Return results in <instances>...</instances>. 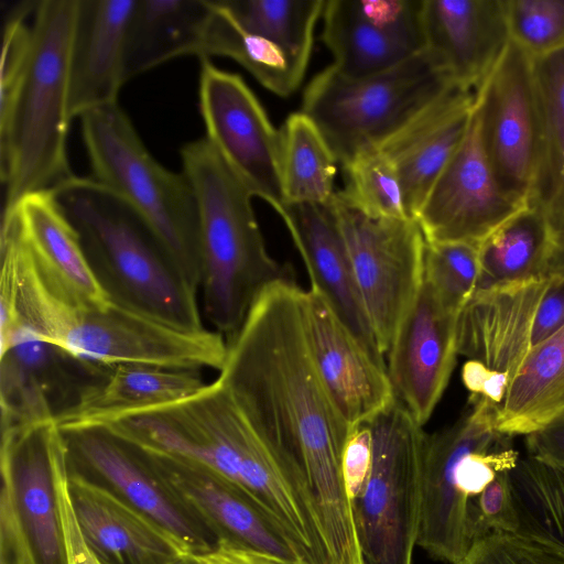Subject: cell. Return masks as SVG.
Listing matches in <instances>:
<instances>
[{"label": "cell", "mask_w": 564, "mask_h": 564, "mask_svg": "<svg viewBox=\"0 0 564 564\" xmlns=\"http://www.w3.org/2000/svg\"><path fill=\"white\" fill-rule=\"evenodd\" d=\"M302 293L293 276L262 290L239 330L226 340L217 379L275 458L306 480L336 564H362L343 476L352 431L310 354Z\"/></svg>", "instance_id": "obj_1"}, {"label": "cell", "mask_w": 564, "mask_h": 564, "mask_svg": "<svg viewBox=\"0 0 564 564\" xmlns=\"http://www.w3.org/2000/svg\"><path fill=\"white\" fill-rule=\"evenodd\" d=\"M102 425L134 445L226 478L306 551L327 533L306 480L280 463L218 380L182 400L122 413Z\"/></svg>", "instance_id": "obj_2"}, {"label": "cell", "mask_w": 564, "mask_h": 564, "mask_svg": "<svg viewBox=\"0 0 564 564\" xmlns=\"http://www.w3.org/2000/svg\"><path fill=\"white\" fill-rule=\"evenodd\" d=\"M54 193L111 303L182 330L206 329L197 290L123 199L80 176Z\"/></svg>", "instance_id": "obj_3"}, {"label": "cell", "mask_w": 564, "mask_h": 564, "mask_svg": "<svg viewBox=\"0 0 564 564\" xmlns=\"http://www.w3.org/2000/svg\"><path fill=\"white\" fill-rule=\"evenodd\" d=\"M14 316L25 335L99 368L140 364L219 371L227 354L225 337L215 330H182L111 302L76 306L54 292L30 264L17 276Z\"/></svg>", "instance_id": "obj_4"}, {"label": "cell", "mask_w": 564, "mask_h": 564, "mask_svg": "<svg viewBox=\"0 0 564 564\" xmlns=\"http://www.w3.org/2000/svg\"><path fill=\"white\" fill-rule=\"evenodd\" d=\"M181 159L198 209L204 316L228 340L262 290L293 271L267 251L252 194L206 137L186 143Z\"/></svg>", "instance_id": "obj_5"}, {"label": "cell", "mask_w": 564, "mask_h": 564, "mask_svg": "<svg viewBox=\"0 0 564 564\" xmlns=\"http://www.w3.org/2000/svg\"><path fill=\"white\" fill-rule=\"evenodd\" d=\"M79 0H43L34 11L33 53L7 135L0 140L4 208L54 192L76 175L67 156L68 62Z\"/></svg>", "instance_id": "obj_6"}, {"label": "cell", "mask_w": 564, "mask_h": 564, "mask_svg": "<svg viewBox=\"0 0 564 564\" xmlns=\"http://www.w3.org/2000/svg\"><path fill=\"white\" fill-rule=\"evenodd\" d=\"M93 180L123 199L144 221L178 271L199 288V219L183 172L160 164L118 104L79 118Z\"/></svg>", "instance_id": "obj_7"}, {"label": "cell", "mask_w": 564, "mask_h": 564, "mask_svg": "<svg viewBox=\"0 0 564 564\" xmlns=\"http://www.w3.org/2000/svg\"><path fill=\"white\" fill-rule=\"evenodd\" d=\"M453 82L423 50L386 72L349 77L333 65L307 85L302 104L341 166L380 145Z\"/></svg>", "instance_id": "obj_8"}, {"label": "cell", "mask_w": 564, "mask_h": 564, "mask_svg": "<svg viewBox=\"0 0 564 564\" xmlns=\"http://www.w3.org/2000/svg\"><path fill=\"white\" fill-rule=\"evenodd\" d=\"M372 459L351 502L362 564H412L417 546L426 434L397 399L367 422Z\"/></svg>", "instance_id": "obj_9"}, {"label": "cell", "mask_w": 564, "mask_h": 564, "mask_svg": "<svg viewBox=\"0 0 564 564\" xmlns=\"http://www.w3.org/2000/svg\"><path fill=\"white\" fill-rule=\"evenodd\" d=\"M333 203L359 294L384 356L423 281L424 235L416 219L369 216L340 192Z\"/></svg>", "instance_id": "obj_10"}, {"label": "cell", "mask_w": 564, "mask_h": 564, "mask_svg": "<svg viewBox=\"0 0 564 564\" xmlns=\"http://www.w3.org/2000/svg\"><path fill=\"white\" fill-rule=\"evenodd\" d=\"M475 109L482 149L500 189L527 205L541 161V121L533 56L510 40L478 88Z\"/></svg>", "instance_id": "obj_11"}, {"label": "cell", "mask_w": 564, "mask_h": 564, "mask_svg": "<svg viewBox=\"0 0 564 564\" xmlns=\"http://www.w3.org/2000/svg\"><path fill=\"white\" fill-rule=\"evenodd\" d=\"M549 280L476 290L457 318V352L467 358L462 380L469 399L495 410L523 364Z\"/></svg>", "instance_id": "obj_12"}, {"label": "cell", "mask_w": 564, "mask_h": 564, "mask_svg": "<svg viewBox=\"0 0 564 564\" xmlns=\"http://www.w3.org/2000/svg\"><path fill=\"white\" fill-rule=\"evenodd\" d=\"M61 430L68 473L107 489L150 518L188 553L204 554L217 547L215 538L178 501L140 447L102 425Z\"/></svg>", "instance_id": "obj_13"}, {"label": "cell", "mask_w": 564, "mask_h": 564, "mask_svg": "<svg viewBox=\"0 0 564 564\" xmlns=\"http://www.w3.org/2000/svg\"><path fill=\"white\" fill-rule=\"evenodd\" d=\"M198 96L206 139L252 196L280 214L281 134L254 94L239 75L202 58Z\"/></svg>", "instance_id": "obj_14"}, {"label": "cell", "mask_w": 564, "mask_h": 564, "mask_svg": "<svg viewBox=\"0 0 564 564\" xmlns=\"http://www.w3.org/2000/svg\"><path fill=\"white\" fill-rule=\"evenodd\" d=\"M468 401L469 410L455 423L426 434L422 458L417 546L448 564H456L473 543L470 499L459 488L458 465L467 454L488 448L505 435L495 429L491 405Z\"/></svg>", "instance_id": "obj_15"}, {"label": "cell", "mask_w": 564, "mask_h": 564, "mask_svg": "<svg viewBox=\"0 0 564 564\" xmlns=\"http://www.w3.org/2000/svg\"><path fill=\"white\" fill-rule=\"evenodd\" d=\"M65 457L55 416L1 425V485L9 489L37 564H67L56 491L57 470Z\"/></svg>", "instance_id": "obj_16"}, {"label": "cell", "mask_w": 564, "mask_h": 564, "mask_svg": "<svg viewBox=\"0 0 564 564\" xmlns=\"http://www.w3.org/2000/svg\"><path fill=\"white\" fill-rule=\"evenodd\" d=\"M141 449L217 545L259 551L291 564H313L284 529L232 482L194 463Z\"/></svg>", "instance_id": "obj_17"}, {"label": "cell", "mask_w": 564, "mask_h": 564, "mask_svg": "<svg viewBox=\"0 0 564 564\" xmlns=\"http://www.w3.org/2000/svg\"><path fill=\"white\" fill-rule=\"evenodd\" d=\"M524 206L508 197L496 182L482 149L474 106L462 143L416 217L425 241L465 242L478 247Z\"/></svg>", "instance_id": "obj_18"}, {"label": "cell", "mask_w": 564, "mask_h": 564, "mask_svg": "<svg viewBox=\"0 0 564 564\" xmlns=\"http://www.w3.org/2000/svg\"><path fill=\"white\" fill-rule=\"evenodd\" d=\"M423 0H327L323 41L349 77L386 72L424 50Z\"/></svg>", "instance_id": "obj_19"}, {"label": "cell", "mask_w": 564, "mask_h": 564, "mask_svg": "<svg viewBox=\"0 0 564 564\" xmlns=\"http://www.w3.org/2000/svg\"><path fill=\"white\" fill-rule=\"evenodd\" d=\"M458 314L423 278L387 354L394 398L422 426L440 402L455 367Z\"/></svg>", "instance_id": "obj_20"}, {"label": "cell", "mask_w": 564, "mask_h": 564, "mask_svg": "<svg viewBox=\"0 0 564 564\" xmlns=\"http://www.w3.org/2000/svg\"><path fill=\"white\" fill-rule=\"evenodd\" d=\"M302 317L317 373L351 431L395 400L387 364L375 358L311 289L302 293Z\"/></svg>", "instance_id": "obj_21"}, {"label": "cell", "mask_w": 564, "mask_h": 564, "mask_svg": "<svg viewBox=\"0 0 564 564\" xmlns=\"http://www.w3.org/2000/svg\"><path fill=\"white\" fill-rule=\"evenodd\" d=\"M477 91L451 84L378 145L397 169L410 218L416 219L434 183L462 143Z\"/></svg>", "instance_id": "obj_22"}, {"label": "cell", "mask_w": 564, "mask_h": 564, "mask_svg": "<svg viewBox=\"0 0 564 564\" xmlns=\"http://www.w3.org/2000/svg\"><path fill=\"white\" fill-rule=\"evenodd\" d=\"M424 51L455 84L478 89L511 36L502 0H423Z\"/></svg>", "instance_id": "obj_23"}, {"label": "cell", "mask_w": 564, "mask_h": 564, "mask_svg": "<svg viewBox=\"0 0 564 564\" xmlns=\"http://www.w3.org/2000/svg\"><path fill=\"white\" fill-rule=\"evenodd\" d=\"M318 293L358 341L378 360L381 354L354 276L333 199L288 204L279 214Z\"/></svg>", "instance_id": "obj_24"}, {"label": "cell", "mask_w": 564, "mask_h": 564, "mask_svg": "<svg viewBox=\"0 0 564 564\" xmlns=\"http://www.w3.org/2000/svg\"><path fill=\"white\" fill-rule=\"evenodd\" d=\"M137 0H79L68 62L70 121L118 104L126 79V44Z\"/></svg>", "instance_id": "obj_25"}, {"label": "cell", "mask_w": 564, "mask_h": 564, "mask_svg": "<svg viewBox=\"0 0 564 564\" xmlns=\"http://www.w3.org/2000/svg\"><path fill=\"white\" fill-rule=\"evenodd\" d=\"M67 487L82 536L101 564H167L188 553L162 527L107 489L70 473Z\"/></svg>", "instance_id": "obj_26"}, {"label": "cell", "mask_w": 564, "mask_h": 564, "mask_svg": "<svg viewBox=\"0 0 564 564\" xmlns=\"http://www.w3.org/2000/svg\"><path fill=\"white\" fill-rule=\"evenodd\" d=\"M6 210L14 213L31 259L53 291L76 306L110 303L91 270L76 228L54 192L29 194Z\"/></svg>", "instance_id": "obj_27"}, {"label": "cell", "mask_w": 564, "mask_h": 564, "mask_svg": "<svg viewBox=\"0 0 564 564\" xmlns=\"http://www.w3.org/2000/svg\"><path fill=\"white\" fill-rule=\"evenodd\" d=\"M478 257L476 290L549 280L563 268L564 235L543 207L531 202L481 241Z\"/></svg>", "instance_id": "obj_28"}, {"label": "cell", "mask_w": 564, "mask_h": 564, "mask_svg": "<svg viewBox=\"0 0 564 564\" xmlns=\"http://www.w3.org/2000/svg\"><path fill=\"white\" fill-rule=\"evenodd\" d=\"M206 384L199 370L117 365L86 386L74 403L55 419L61 427L95 424L122 413L182 400Z\"/></svg>", "instance_id": "obj_29"}, {"label": "cell", "mask_w": 564, "mask_h": 564, "mask_svg": "<svg viewBox=\"0 0 564 564\" xmlns=\"http://www.w3.org/2000/svg\"><path fill=\"white\" fill-rule=\"evenodd\" d=\"M209 11V0H137L127 33L126 79L196 55Z\"/></svg>", "instance_id": "obj_30"}, {"label": "cell", "mask_w": 564, "mask_h": 564, "mask_svg": "<svg viewBox=\"0 0 564 564\" xmlns=\"http://www.w3.org/2000/svg\"><path fill=\"white\" fill-rule=\"evenodd\" d=\"M564 414V326L530 348L503 401L495 410V429L529 435Z\"/></svg>", "instance_id": "obj_31"}, {"label": "cell", "mask_w": 564, "mask_h": 564, "mask_svg": "<svg viewBox=\"0 0 564 564\" xmlns=\"http://www.w3.org/2000/svg\"><path fill=\"white\" fill-rule=\"evenodd\" d=\"M209 15L196 56L229 57L246 68L273 94L288 97L301 85L307 62L269 40L240 28L221 3L209 0Z\"/></svg>", "instance_id": "obj_32"}, {"label": "cell", "mask_w": 564, "mask_h": 564, "mask_svg": "<svg viewBox=\"0 0 564 564\" xmlns=\"http://www.w3.org/2000/svg\"><path fill=\"white\" fill-rule=\"evenodd\" d=\"M541 121V161L530 203L564 234V47L533 57Z\"/></svg>", "instance_id": "obj_33"}, {"label": "cell", "mask_w": 564, "mask_h": 564, "mask_svg": "<svg viewBox=\"0 0 564 564\" xmlns=\"http://www.w3.org/2000/svg\"><path fill=\"white\" fill-rule=\"evenodd\" d=\"M280 134L286 205L329 203L336 193L334 180L338 162L317 126L299 111L286 118Z\"/></svg>", "instance_id": "obj_34"}, {"label": "cell", "mask_w": 564, "mask_h": 564, "mask_svg": "<svg viewBox=\"0 0 564 564\" xmlns=\"http://www.w3.org/2000/svg\"><path fill=\"white\" fill-rule=\"evenodd\" d=\"M509 475L517 533L564 551V468L528 456Z\"/></svg>", "instance_id": "obj_35"}, {"label": "cell", "mask_w": 564, "mask_h": 564, "mask_svg": "<svg viewBox=\"0 0 564 564\" xmlns=\"http://www.w3.org/2000/svg\"><path fill=\"white\" fill-rule=\"evenodd\" d=\"M237 24L308 63L325 0H221Z\"/></svg>", "instance_id": "obj_36"}, {"label": "cell", "mask_w": 564, "mask_h": 564, "mask_svg": "<svg viewBox=\"0 0 564 564\" xmlns=\"http://www.w3.org/2000/svg\"><path fill=\"white\" fill-rule=\"evenodd\" d=\"M343 169L339 192L351 205L372 217L410 218L397 169L378 147L359 152Z\"/></svg>", "instance_id": "obj_37"}, {"label": "cell", "mask_w": 564, "mask_h": 564, "mask_svg": "<svg viewBox=\"0 0 564 564\" xmlns=\"http://www.w3.org/2000/svg\"><path fill=\"white\" fill-rule=\"evenodd\" d=\"M479 271L478 247L465 242H426L423 278L452 311L459 313L471 297Z\"/></svg>", "instance_id": "obj_38"}, {"label": "cell", "mask_w": 564, "mask_h": 564, "mask_svg": "<svg viewBox=\"0 0 564 564\" xmlns=\"http://www.w3.org/2000/svg\"><path fill=\"white\" fill-rule=\"evenodd\" d=\"M39 1H24L6 19L0 70V140L10 128L12 117L26 82L33 53L32 26L25 17L35 11Z\"/></svg>", "instance_id": "obj_39"}, {"label": "cell", "mask_w": 564, "mask_h": 564, "mask_svg": "<svg viewBox=\"0 0 564 564\" xmlns=\"http://www.w3.org/2000/svg\"><path fill=\"white\" fill-rule=\"evenodd\" d=\"M511 40L533 57L564 47V0H502Z\"/></svg>", "instance_id": "obj_40"}, {"label": "cell", "mask_w": 564, "mask_h": 564, "mask_svg": "<svg viewBox=\"0 0 564 564\" xmlns=\"http://www.w3.org/2000/svg\"><path fill=\"white\" fill-rule=\"evenodd\" d=\"M456 564H564V551L519 533L490 532Z\"/></svg>", "instance_id": "obj_41"}, {"label": "cell", "mask_w": 564, "mask_h": 564, "mask_svg": "<svg viewBox=\"0 0 564 564\" xmlns=\"http://www.w3.org/2000/svg\"><path fill=\"white\" fill-rule=\"evenodd\" d=\"M509 474L510 470L500 471L477 497L470 499L473 542L490 532L517 533L518 517Z\"/></svg>", "instance_id": "obj_42"}, {"label": "cell", "mask_w": 564, "mask_h": 564, "mask_svg": "<svg viewBox=\"0 0 564 564\" xmlns=\"http://www.w3.org/2000/svg\"><path fill=\"white\" fill-rule=\"evenodd\" d=\"M372 459V436L368 423L349 435L344 456L343 476L350 502L359 496L368 479Z\"/></svg>", "instance_id": "obj_43"}, {"label": "cell", "mask_w": 564, "mask_h": 564, "mask_svg": "<svg viewBox=\"0 0 564 564\" xmlns=\"http://www.w3.org/2000/svg\"><path fill=\"white\" fill-rule=\"evenodd\" d=\"M0 564H37L14 511L9 489L1 485Z\"/></svg>", "instance_id": "obj_44"}, {"label": "cell", "mask_w": 564, "mask_h": 564, "mask_svg": "<svg viewBox=\"0 0 564 564\" xmlns=\"http://www.w3.org/2000/svg\"><path fill=\"white\" fill-rule=\"evenodd\" d=\"M68 469L66 457L61 463L56 477V491L66 545L67 564H101L86 545L79 531L68 494Z\"/></svg>", "instance_id": "obj_45"}, {"label": "cell", "mask_w": 564, "mask_h": 564, "mask_svg": "<svg viewBox=\"0 0 564 564\" xmlns=\"http://www.w3.org/2000/svg\"><path fill=\"white\" fill-rule=\"evenodd\" d=\"M564 326V272L553 276L538 306L531 334V348Z\"/></svg>", "instance_id": "obj_46"}, {"label": "cell", "mask_w": 564, "mask_h": 564, "mask_svg": "<svg viewBox=\"0 0 564 564\" xmlns=\"http://www.w3.org/2000/svg\"><path fill=\"white\" fill-rule=\"evenodd\" d=\"M528 456L564 468V414L525 437Z\"/></svg>", "instance_id": "obj_47"}, {"label": "cell", "mask_w": 564, "mask_h": 564, "mask_svg": "<svg viewBox=\"0 0 564 564\" xmlns=\"http://www.w3.org/2000/svg\"><path fill=\"white\" fill-rule=\"evenodd\" d=\"M196 555L204 564H291L259 551L224 544L217 545L210 552Z\"/></svg>", "instance_id": "obj_48"}, {"label": "cell", "mask_w": 564, "mask_h": 564, "mask_svg": "<svg viewBox=\"0 0 564 564\" xmlns=\"http://www.w3.org/2000/svg\"><path fill=\"white\" fill-rule=\"evenodd\" d=\"M167 564H204L202 560L193 553H184Z\"/></svg>", "instance_id": "obj_49"}]
</instances>
